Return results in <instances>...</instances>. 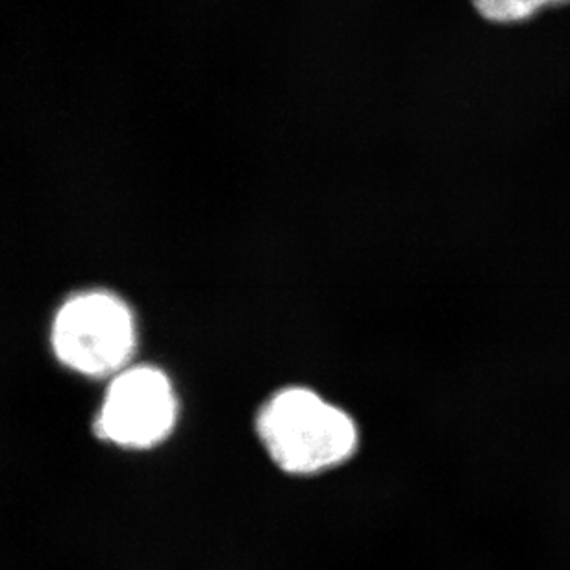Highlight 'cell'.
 I'll list each match as a JSON object with an SVG mask.
<instances>
[{
    "label": "cell",
    "mask_w": 570,
    "mask_h": 570,
    "mask_svg": "<svg viewBox=\"0 0 570 570\" xmlns=\"http://www.w3.org/2000/svg\"><path fill=\"white\" fill-rule=\"evenodd\" d=\"M265 454L289 476H315L356 454L360 432L351 415L306 387L271 396L258 413Z\"/></svg>",
    "instance_id": "cell-2"
},
{
    "label": "cell",
    "mask_w": 570,
    "mask_h": 570,
    "mask_svg": "<svg viewBox=\"0 0 570 570\" xmlns=\"http://www.w3.org/2000/svg\"><path fill=\"white\" fill-rule=\"evenodd\" d=\"M180 401L164 368L138 360L106 380L95 438L125 450H153L175 432Z\"/></svg>",
    "instance_id": "cell-3"
},
{
    "label": "cell",
    "mask_w": 570,
    "mask_h": 570,
    "mask_svg": "<svg viewBox=\"0 0 570 570\" xmlns=\"http://www.w3.org/2000/svg\"><path fill=\"white\" fill-rule=\"evenodd\" d=\"M49 345L56 362L69 373L106 382L136 362L138 315L111 287L72 291L52 313Z\"/></svg>",
    "instance_id": "cell-1"
},
{
    "label": "cell",
    "mask_w": 570,
    "mask_h": 570,
    "mask_svg": "<svg viewBox=\"0 0 570 570\" xmlns=\"http://www.w3.org/2000/svg\"><path fill=\"white\" fill-rule=\"evenodd\" d=\"M474 16L489 27L515 28L549 11L569 8L570 0H466Z\"/></svg>",
    "instance_id": "cell-4"
}]
</instances>
